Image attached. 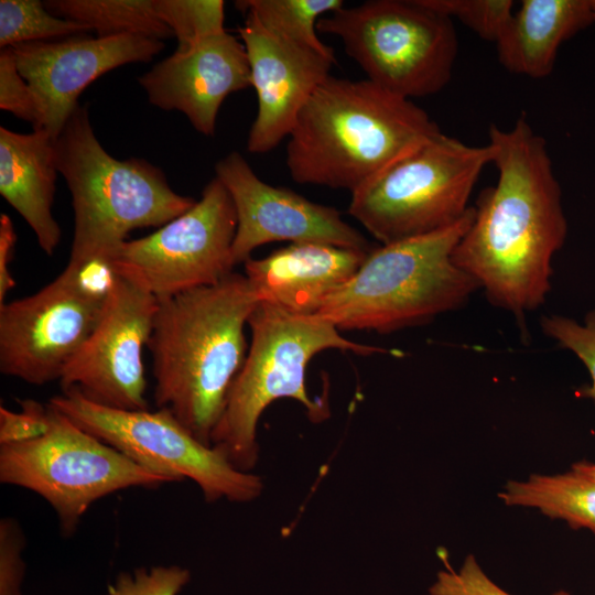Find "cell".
Instances as JSON below:
<instances>
[{
  "instance_id": "1",
  "label": "cell",
  "mask_w": 595,
  "mask_h": 595,
  "mask_svg": "<svg viewBox=\"0 0 595 595\" xmlns=\"http://www.w3.org/2000/svg\"><path fill=\"white\" fill-rule=\"evenodd\" d=\"M488 136L498 180L480 192L453 261L519 318L545 302L567 223L545 139L523 116L509 130L491 125Z\"/></svg>"
},
{
  "instance_id": "2",
  "label": "cell",
  "mask_w": 595,
  "mask_h": 595,
  "mask_svg": "<svg viewBox=\"0 0 595 595\" xmlns=\"http://www.w3.org/2000/svg\"><path fill=\"white\" fill-rule=\"evenodd\" d=\"M258 303L247 277L237 272L158 299L147 344L153 398L206 445L213 446V432L245 363V326Z\"/></svg>"
},
{
  "instance_id": "3",
  "label": "cell",
  "mask_w": 595,
  "mask_h": 595,
  "mask_svg": "<svg viewBox=\"0 0 595 595\" xmlns=\"http://www.w3.org/2000/svg\"><path fill=\"white\" fill-rule=\"evenodd\" d=\"M440 133L411 99L369 79L329 75L288 137L286 166L299 184L354 193Z\"/></svg>"
},
{
  "instance_id": "4",
  "label": "cell",
  "mask_w": 595,
  "mask_h": 595,
  "mask_svg": "<svg viewBox=\"0 0 595 595\" xmlns=\"http://www.w3.org/2000/svg\"><path fill=\"white\" fill-rule=\"evenodd\" d=\"M55 161L72 195L74 234L67 266H108L130 231L162 227L196 203L142 159L117 160L98 141L86 106L55 139Z\"/></svg>"
},
{
  "instance_id": "5",
  "label": "cell",
  "mask_w": 595,
  "mask_h": 595,
  "mask_svg": "<svg viewBox=\"0 0 595 595\" xmlns=\"http://www.w3.org/2000/svg\"><path fill=\"white\" fill-rule=\"evenodd\" d=\"M474 215L469 206L446 228L374 248L318 315L339 331L388 334L464 305L479 285L454 263L453 252Z\"/></svg>"
},
{
  "instance_id": "6",
  "label": "cell",
  "mask_w": 595,
  "mask_h": 595,
  "mask_svg": "<svg viewBox=\"0 0 595 595\" xmlns=\"http://www.w3.org/2000/svg\"><path fill=\"white\" fill-rule=\"evenodd\" d=\"M248 325L251 344L212 435V445L244 472H250L258 462V421L273 401H299L314 422L329 415L327 403L312 399L306 390L307 365L316 354L326 349L360 356L391 353L344 337L318 314L293 315L266 302L258 303Z\"/></svg>"
},
{
  "instance_id": "7",
  "label": "cell",
  "mask_w": 595,
  "mask_h": 595,
  "mask_svg": "<svg viewBox=\"0 0 595 595\" xmlns=\"http://www.w3.org/2000/svg\"><path fill=\"white\" fill-rule=\"evenodd\" d=\"M494 150L443 132L351 193L348 213L381 245L446 228L468 201Z\"/></svg>"
},
{
  "instance_id": "8",
  "label": "cell",
  "mask_w": 595,
  "mask_h": 595,
  "mask_svg": "<svg viewBox=\"0 0 595 595\" xmlns=\"http://www.w3.org/2000/svg\"><path fill=\"white\" fill-rule=\"evenodd\" d=\"M316 29L338 36L367 79L405 97L441 91L458 51L453 20L420 0H368L321 18Z\"/></svg>"
},
{
  "instance_id": "9",
  "label": "cell",
  "mask_w": 595,
  "mask_h": 595,
  "mask_svg": "<svg viewBox=\"0 0 595 595\" xmlns=\"http://www.w3.org/2000/svg\"><path fill=\"white\" fill-rule=\"evenodd\" d=\"M46 431L0 445V482L41 496L68 537L97 500L131 487H156L171 478L134 463L74 423L50 403Z\"/></svg>"
},
{
  "instance_id": "10",
  "label": "cell",
  "mask_w": 595,
  "mask_h": 595,
  "mask_svg": "<svg viewBox=\"0 0 595 595\" xmlns=\"http://www.w3.org/2000/svg\"><path fill=\"white\" fill-rule=\"evenodd\" d=\"M48 403L140 466L173 482L193 480L208 502H249L262 493L258 475L236 468L216 447L197 440L167 409L107 408L74 388L63 389Z\"/></svg>"
},
{
  "instance_id": "11",
  "label": "cell",
  "mask_w": 595,
  "mask_h": 595,
  "mask_svg": "<svg viewBox=\"0 0 595 595\" xmlns=\"http://www.w3.org/2000/svg\"><path fill=\"white\" fill-rule=\"evenodd\" d=\"M109 266H66L36 293L0 305V371L34 386L60 380L101 315Z\"/></svg>"
},
{
  "instance_id": "12",
  "label": "cell",
  "mask_w": 595,
  "mask_h": 595,
  "mask_svg": "<svg viewBox=\"0 0 595 595\" xmlns=\"http://www.w3.org/2000/svg\"><path fill=\"white\" fill-rule=\"evenodd\" d=\"M236 229L232 199L215 177L193 207L151 235L125 241L108 266L156 299L213 285L234 272Z\"/></svg>"
},
{
  "instance_id": "13",
  "label": "cell",
  "mask_w": 595,
  "mask_h": 595,
  "mask_svg": "<svg viewBox=\"0 0 595 595\" xmlns=\"http://www.w3.org/2000/svg\"><path fill=\"white\" fill-rule=\"evenodd\" d=\"M158 299L115 273L99 321L60 379L97 404L148 410L142 349L151 335Z\"/></svg>"
},
{
  "instance_id": "14",
  "label": "cell",
  "mask_w": 595,
  "mask_h": 595,
  "mask_svg": "<svg viewBox=\"0 0 595 595\" xmlns=\"http://www.w3.org/2000/svg\"><path fill=\"white\" fill-rule=\"evenodd\" d=\"M215 171L236 210L235 266L249 260L256 248L274 241L372 250L365 236L346 223L335 207L311 202L290 188L267 184L240 153L235 151L223 158Z\"/></svg>"
},
{
  "instance_id": "15",
  "label": "cell",
  "mask_w": 595,
  "mask_h": 595,
  "mask_svg": "<svg viewBox=\"0 0 595 595\" xmlns=\"http://www.w3.org/2000/svg\"><path fill=\"white\" fill-rule=\"evenodd\" d=\"M11 48L35 99L37 125L33 130H45L56 139L89 84L125 64L151 61L164 48V43L136 34L77 35L22 43Z\"/></svg>"
},
{
  "instance_id": "16",
  "label": "cell",
  "mask_w": 595,
  "mask_h": 595,
  "mask_svg": "<svg viewBox=\"0 0 595 595\" xmlns=\"http://www.w3.org/2000/svg\"><path fill=\"white\" fill-rule=\"evenodd\" d=\"M238 33L258 98L247 149L262 154L290 136L301 110L331 75L336 60L273 34L251 14H245Z\"/></svg>"
},
{
  "instance_id": "17",
  "label": "cell",
  "mask_w": 595,
  "mask_h": 595,
  "mask_svg": "<svg viewBox=\"0 0 595 595\" xmlns=\"http://www.w3.org/2000/svg\"><path fill=\"white\" fill-rule=\"evenodd\" d=\"M138 82L150 104L183 112L195 130L213 136L223 101L251 86V72L242 41L225 31L174 52Z\"/></svg>"
},
{
  "instance_id": "18",
  "label": "cell",
  "mask_w": 595,
  "mask_h": 595,
  "mask_svg": "<svg viewBox=\"0 0 595 595\" xmlns=\"http://www.w3.org/2000/svg\"><path fill=\"white\" fill-rule=\"evenodd\" d=\"M368 253L317 242L290 244L264 258L247 260L245 275L259 302L293 315H316Z\"/></svg>"
},
{
  "instance_id": "19",
  "label": "cell",
  "mask_w": 595,
  "mask_h": 595,
  "mask_svg": "<svg viewBox=\"0 0 595 595\" xmlns=\"http://www.w3.org/2000/svg\"><path fill=\"white\" fill-rule=\"evenodd\" d=\"M57 172L55 139L45 130L18 133L0 127V194L26 221L48 256L62 237L52 214Z\"/></svg>"
},
{
  "instance_id": "20",
  "label": "cell",
  "mask_w": 595,
  "mask_h": 595,
  "mask_svg": "<svg viewBox=\"0 0 595 595\" xmlns=\"http://www.w3.org/2000/svg\"><path fill=\"white\" fill-rule=\"evenodd\" d=\"M589 24L588 0H523L495 43L498 61L511 73L547 77L561 44Z\"/></svg>"
},
{
  "instance_id": "21",
  "label": "cell",
  "mask_w": 595,
  "mask_h": 595,
  "mask_svg": "<svg viewBox=\"0 0 595 595\" xmlns=\"http://www.w3.org/2000/svg\"><path fill=\"white\" fill-rule=\"evenodd\" d=\"M499 498L507 506L539 509L573 529L595 534V479L573 469L556 475H531L526 482L506 484Z\"/></svg>"
},
{
  "instance_id": "22",
  "label": "cell",
  "mask_w": 595,
  "mask_h": 595,
  "mask_svg": "<svg viewBox=\"0 0 595 595\" xmlns=\"http://www.w3.org/2000/svg\"><path fill=\"white\" fill-rule=\"evenodd\" d=\"M54 15L87 25L97 36L136 34L156 40L173 36L154 9V0H48Z\"/></svg>"
},
{
  "instance_id": "23",
  "label": "cell",
  "mask_w": 595,
  "mask_h": 595,
  "mask_svg": "<svg viewBox=\"0 0 595 595\" xmlns=\"http://www.w3.org/2000/svg\"><path fill=\"white\" fill-rule=\"evenodd\" d=\"M235 7L253 15L268 31L335 58L317 35L320 17L343 8V0H237Z\"/></svg>"
},
{
  "instance_id": "24",
  "label": "cell",
  "mask_w": 595,
  "mask_h": 595,
  "mask_svg": "<svg viewBox=\"0 0 595 595\" xmlns=\"http://www.w3.org/2000/svg\"><path fill=\"white\" fill-rule=\"evenodd\" d=\"M87 25L51 13L39 0L0 1V47L83 35Z\"/></svg>"
},
{
  "instance_id": "25",
  "label": "cell",
  "mask_w": 595,
  "mask_h": 595,
  "mask_svg": "<svg viewBox=\"0 0 595 595\" xmlns=\"http://www.w3.org/2000/svg\"><path fill=\"white\" fill-rule=\"evenodd\" d=\"M154 9L176 37L178 53L226 31L221 0H154Z\"/></svg>"
},
{
  "instance_id": "26",
  "label": "cell",
  "mask_w": 595,
  "mask_h": 595,
  "mask_svg": "<svg viewBox=\"0 0 595 595\" xmlns=\"http://www.w3.org/2000/svg\"><path fill=\"white\" fill-rule=\"evenodd\" d=\"M429 9L457 19L480 39L496 43L513 13L512 0H420Z\"/></svg>"
},
{
  "instance_id": "27",
  "label": "cell",
  "mask_w": 595,
  "mask_h": 595,
  "mask_svg": "<svg viewBox=\"0 0 595 595\" xmlns=\"http://www.w3.org/2000/svg\"><path fill=\"white\" fill-rule=\"evenodd\" d=\"M541 327L547 336L585 365L592 385L584 393L595 401V310L587 313L583 323L562 315L543 316Z\"/></svg>"
},
{
  "instance_id": "28",
  "label": "cell",
  "mask_w": 595,
  "mask_h": 595,
  "mask_svg": "<svg viewBox=\"0 0 595 595\" xmlns=\"http://www.w3.org/2000/svg\"><path fill=\"white\" fill-rule=\"evenodd\" d=\"M190 577V571L180 565L140 567L120 573L107 595H177Z\"/></svg>"
},
{
  "instance_id": "29",
  "label": "cell",
  "mask_w": 595,
  "mask_h": 595,
  "mask_svg": "<svg viewBox=\"0 0 595 595\" xmlns=\"http://www.w3.org/2000/svg\"><path fill=\"white\" fill-rule=\"evenodd\" d=\"M430 595H511L499 587L482 570L474 555H468L458 571H440L429 589ZM552 595H571L559 591Z\"/></svg>"
},
{
  "instance_id": "30",
  "label": "cell",
  "mask_w": 595,
  "mask_h": 595,
  "mask_svg": "<svg viewBox=\"0 0 595 595\" xmlns=\"http://www.w3.org/2000/svg\"><path fill=\"white\" fill-rule=\"evenodd\" d=\"M0 108L32 123L33 129L37 125L33 93L18 69L11 47L0 51Z\"/></svg>"
},
{
  "instance_id": "31",
  "label": "cell",
  "mask_w": 595,
  "mask_h": 595,
  "mask_svg": "<svg viewBox=\"0 0 595 595\" xmlns=\"http://www.w3.org/2000/svg\"><path fill=\"white\" fill-rule=\"evenodd\" d=\"M50 405L28 399L19 411L0 407V445L25 442L42 435L50 423Z\"/></svg>"
},
{
  "instance_id": "32",
  "label": "cell",
  "mask_w": 595,
  "mask_h": 595,
  "mask_svg": "<svg viewBox=\"0 0 595 595\" xmlns=\"http://www.w3.org/2000/svg\"><path fill=\"white\" fill-rule=\"evenodd\" d=\"M25 538L17 520L0 521V595H21Z\"/></svg>"
},
{
  "instance_id": "33",
  "label": "cell",
  "mask_w": 595,
  "mask_h": 595,
  "mask_svg": "<svg viewBox=\"0 0 595 595\" xmlns=\"http://www.w3.org/2000/svg\"><path fill=\"white\" fill-rule=\"evenodd\" d=\"M17 234L7 214L0 215V305L6 303L8 293L14 288L15 281L10 272Z\"/></svg>"
},
{
  "instance_id": "34",
  "label": "cell",
  "mask_w": 595,
  "mask_h": 595,
  "mask_svg": "<svg viewBox=\"0 0 595 595\" xmlns=\"http://www.w3.org/2000/svg\"><path fill=\"white\" fill-rule=\"evenodd\" d=\"M571 469L595 479V463L580 462L573 464Z\"/></svg>"
},
{
  "instance_id": "35",
  "label": "cell",
  "mask_w": 595,
  "mask_h": 595,
  "mask_svg": "<svg viewBox=\"0 0 595 595\" xmlns=\"http://www.w3.org/2000/svg\"><path fill=\"white\" fill-rule=\"evenodd\" d=\"M588 2H589L592 22L595 24V0H588Z\"/></svg>"
}]
</instances>
